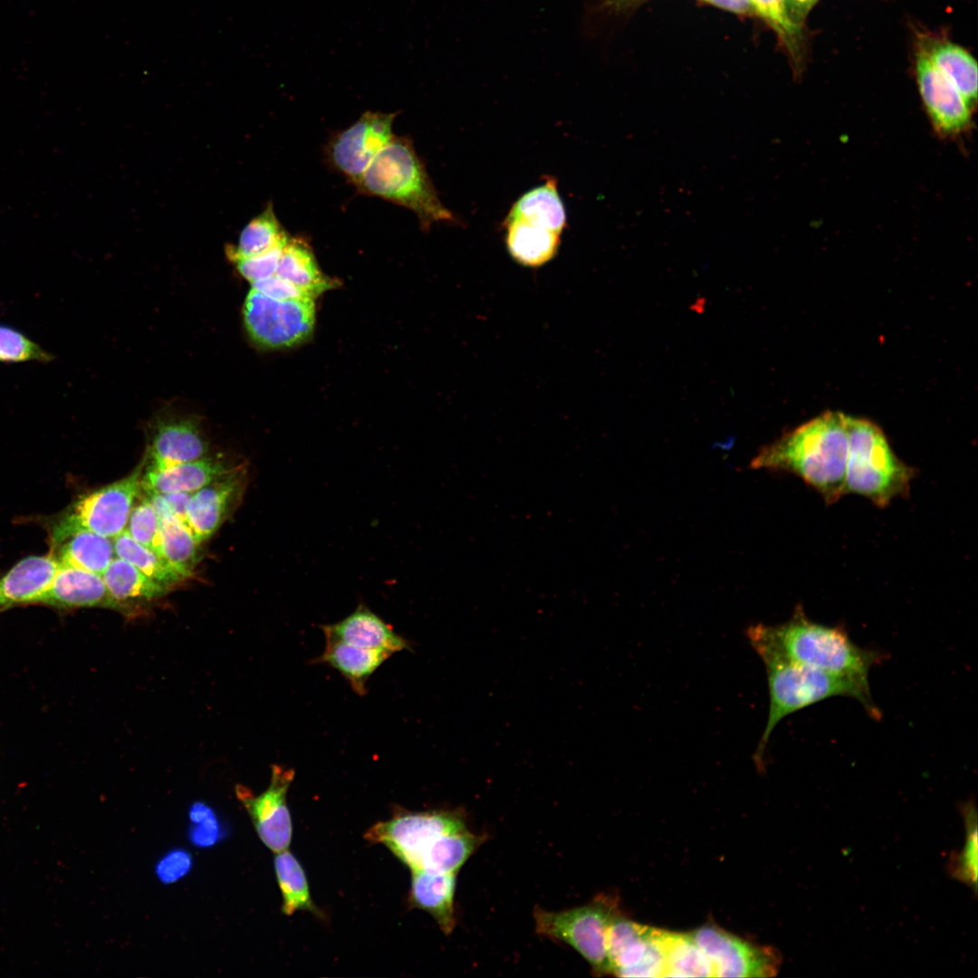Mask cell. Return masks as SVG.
Wrapping results in <instances>:
<instances>
[{"mask_svg":"<svg viewBox=\"0 0 978 978\" xmlns=\"http://www.w3.org/2000/svg\"><path fill=\"white\" fill-rule=\"evenodd\" d=\"M53 355L34 341L18 329L0 323V362L23 363L36 361L48 363Z\"/></svg>","mask_w":978,"mask_h":978,"instance_id":"38","label":"cell"},{"mask_svg":"<svg viewBox=\"0 0 978 978\" xmlns=\"http://www.w3.org/2000/svg\"><path fill=\"white\" fill-rule=\"evenodd\" d=\"M917 41L924 46L936 68L975 110L978 96V69L975 58L965 48L945 38L919 34Z\"/></svg>","mask_w":978,"mask_h":978,"instance_id":"21","label":"cell"},{"mask_svg":"<svg viewBox=\"0 0 978 978\" xmlns=\"http://www.w3.org/2000/svg\"><path fill=\"white\" fill-rule=\"evenodd\" d=\"M484 840V835L475 834L467 829L446 834L425 852L417 869L457 873Z\"/></svg>","mask_w":978,"mask_h":978,"instance_id":"30","label":"cell"},{"mask_svg":"<svg viewBox=\"0 0 978 978\" xmlns=\"http://www.w3.org/2000/svg\"><path fill=\"white\" fill-rule=\"evenodd\" d=\"M244 471L239 466L191 494L187 524L201 543L219 528L244 487Z\"/></svg>","mask_w":978,"mask_h":978,"instance_id":"15","label":"cell"},{"mask_svg":"<svg viewBox=\"0 0 978 978\" xmlns=\"http://www.w3.org/2000/svg\"><path fill=\"white\" fill-rule=\"evenodd\" d=\"M59 563L102 575L116 557L111 539L79 530L52 544Z\"/></svg>","mask_w":978,"mask_h":978,"instance_id":"26","label":"cell"},{"mask_svg":"<svg viewBox=\"0 0 978 978\" xmlns=\"http://www.w3.org/2000/svg\"><path fill=\"white\" fill-rule=\"evenodd\" d=\"M163 494L171 509L173 516L187 523V505L192 494L169 493Z\"/></svg>","mask_w":978,"mask_h":978,"instance_id":"45","label":"cell"},{"mask_svg":"<svg viewBox=\"0 0 978 978\" xmlns=\"http://www.w3.org/2000/svg\"><path fill=\"white\" fill-rule=\"evenodd\" d=\"M160 518L144 497L132 507L126 531L136 542L160 555Z\"/></svg>","mask_w":978,"mask_h":978,"instance_id":"39","label":"cell"},{"mask_svg":"<svg viewBox=\"0 0 978 978\" xmlns=\"http://www.w3.org/2000/svg\"><path fill=\"white\" fill-rule=\"evenodd\" d=\"M187 838L196 848H212L225 839L228 827L215 809L205 801H195L188 808Z\"/></svg>","mask_w":978,"mask_h":978,"instance_id":"37","label":"cell"},{"mask_svg":"<svg viewBox=\"0 0 978 978\" xmlns=\"http://www.w3.org/2000/svg\"><path fill=\"white\" fill-rule=\"evenodd\" d=\"M663 929L638 924L621 913L610 922L606 947L611 974L620 977H664Z\"/></svg>","mask_w":978,"mask_h":978,"instance_id":"11","label":"cell"},{"mask_svg":"<svg viewBox=\"0 0 978 978\" xmlns=\"http://www.w3.org/2000/svg\"><path fill=\"white\" fill-rule=\"evenodd\" d=\"M620 912L618 897L600 894L588 904L561 911L535 906L536 932L570 945L590 964L595 975L611 974L606 936L611 920Z\"/></svg>","mask_w":978,"mask_h":978,"instance_id":"6","label":"cell"},{"mask_svg":"<svg viewBox=\"0 0 978 978\" xmlns=\"http://www.w3.org/2000/svg\"><path fill=\"white\" fill-rule=\"evenodd\" d=\"M644 0H587L580 20V33L588 37L599 22L620 14Z\"/></svg>","mask_w":978,"mask_h":978,"instance_id":"40","label":"cell"},{"mask_svg":"<svg viewBox=\"0 0 978 978\" xmlns=\"http://www.w3.org/2000/svg\"><path fill=\"white\" fill-rule=\"evenodd\" d=\"M235 468L217 458L204 456L162 469H146L141 475V490L193 494Z\"/></svg>","mask_w":978,"mask_h":978,"instance_id":"20","label":"cell"},{"mask_svg":"<svg viewBox=\"0 0 978 978\" xmlns=\"http://www.w3.org/2000/svg\"><path fill=\"white\" fill-rule=\"evenodd\" d=\"M959 811L964 820L965 841L961 850L952 853L947 862L951 877L977 890L978 833L977 811L973 799L960 804Z\"/></svg>","mask_w":978,"mask_h":978,"instance_id":"36","label":"cell"},{"mask_svg":"<svg viewBox=\"0 0 978 978\" xmlns=\"http://www.w3.org/2000/svg\"><path fill=\"white\" fill-rule=\"evenodd\" d=\"M325 640L323 652L313 662L326 664L339 671L360 696L367 693L366 684L369 677L392 656L383 650L362 648L330 638Z\"/></svg>","mask_w":978,"mask_h":978,"instance_id":"23","label":"cell"},{"mask_svg":"<svg viewBox=\"0 0 978 978\" xmlns=\"http://www.w3.org/2000/svg\"><path fill=\"white\" fill-rule=\"evenodd\" d=\"M754 14L760 16L775 33L786 50L797 72H801L806 56L804 27L791 19L786 0H751Z\"/></svg>","mask_w":978,"mask_h":978,"instance_id":"31","label":"cell"},{"mask_svg":"<svg viewBox=\"0 0 978 978\" xmlns=\"http://www.w3.org/2000/svg\"><path fill=\"white\" fill-rule=\"evenodd\" d=\"M248 333L265 348H289L304 341L315 322L313 299L278 301L251 289L244 309Z\"/></svg>","mask_w":978,"mask_h":978,"instance_id":"9","label":"cell"},{"mask_svg":"<svg viewBox=\"0 0 978 978\" xmlns=\"http://www.w3.org/2000/svg\"><path fill=\"white\" fill-rule=\"evenodd\" d=\"M664 977H714L713 967L691 933L664 930Z\"/></svg>","mask_w":978,"mask_h":978,"instance_id":"33","label":"cell"},{"mask_svg":"<svg viewBox=\"0 0 978 978\" xmlns=\"http://www.w3.org/2000/svg\"><path fill=\"white\" fill-rule=\"evenodd\" d=\"M112 542L116 557L131 563L165 588L168 589L183 580L184 578L159 554L136 542L126 530Z\"/></svg>","mask_w":978,"mask_h":978,"instance_id":"35","label":"cell"},{"mask_svg":"<svg viewBox=\"0 0 978 978\" xmlns=\"http://www.w3.org/2000/svg\"><path fill=\"white\" fill-rule=\"evenodd\" d=\"M289 235L278 221L273 206L269 204L242 230L238 244L226 249L233 262L253 257L287 243Z\"/></svg>","mask_w":978,"mask_h":978,"instance_id":"29","label":"cell"},{"mask_svg":"<svg viewBox=\"0 0 978 978\" xmlns=\"http://www.w3.org/2000/svg\"><path fill=\"white\" fill-rule=\"evenodd\" d=\"M713 967L714 977H771L781 963L772 947L747 942L712 924L691 933Z\"/></svg>","mask_w":978,"mask_h":978,"instance_id":"12","label":"cell"},{"mask_svg":"<svg viewBox=\"0 0 978 978\" xmlns=\"http://www.w3.org/2000/svg\"><path fill=\"white\" fill-rule=\"evenodd\" d=\"M820 0H786L787 10L792 22L801 27L811 9Z\"/></svg>","mask_w":978,"mask_h":978,"instance_id":"44","label":"cell"},{"mask_svg":"<svg viewBox=\"0 0 978 978\" xmlns=\"http://www.w3.org/2000/svg\"><path fill=\"white\" fill-rule=\"evenodd\" d=\"M750 645L763 664L801 665L869 685L868 675L883 655L863 648L840 626L810 620L798 606L791 618L778 625L758 624L746 630Z\"/></svg>","mask_w":978,"mask_h":978,"instance_id":"1","label":"cell"},{"mask_svg":"<svg viewBox=\"0 0 978 978\" xmlns=\"http://www.w3.org/2000/svg\"><path fill=\"white\" fill-rule=\"evenodd\" d=\"M769 692V712L762 735L754 752V760L762 764L773 729L786 716L835 696L850 697L859 702L868 714L881 717L870 693L869 685L820 669L787 663L765 664Z\"/></svg>","mask_w":978,"mask_h":978,"instance_id":"4","label":"cell"},{"mask_svg":"<svg viewBox=\"0 0 978 978\" xmlns=\"http://www.w3.org/2000/svg\"><path fill=\"white\" fill-rule=\"evenodd\" d=\"M848 449L847 415L827 412L762 449L752 466L794 474L833 503L845 494Z\"/></svg>","mask_w":978,"mask_h":978,"instance_id":"2","label":"cell"},{"mask_svg":"<svg viewBox=\"0 0 978 978\" xmlns=\"http://www.w3.org/2000/svg\"><path fill=\"white\" fill-rule=\"evenodd\" d=\"M363 195L378 197L411 210L427 230L436 222H457L441 202L425 165L409 139L394 137L369 164L356 185Z\"/></svg>","mask_w":978,"mask_h":978,"instance_id":"3","label":"cell"},{"mask_svg":"<svg viewBox=\"0 0 978 978\" xmlns=\"http://www.w3.org/2000/svg\"><path fill=\"white\" fill-rule=\"evenodd\" d=\"M274 869L283 896L282 910L287 916L298 910L321 913L310 895L305 873L299 861L288 849L276 853Z\"/></svg>","mask_w":978,"mask_h":978,"instance_id":"34","label":"cell"},{"mask_svg":"<svg viewBox=\"0 0 978 978\" xmlns=\"http://www.w3.org/2000/svg\"><path fill=\"white\" fill-rule=\"evenodd\" d=\"M509 254L519 264L539 267L557 254L561 234L521 219L504 220Z\"/></svg>","mask_w":978,"mask_h":978,"instance_id":"25","label":"cell"},{"mask_svg":"<svg viewBox=\"0 0 978 978\" xmlns=\"http://www.w3.org/2000/svg\"><path fill=\"white\" fill-rule=\"evenodd\" d=\"M36 605L61 610L106 608L120 611L101 575L61 563L50 587Z\"/></svg>","mask_w":978,"mask_h":978,"instance_id":"16","label":"cell"},{"mask_svg":"<svg viewBox=\"0 0 978 978\" xmlns=\"http://www.w3.org/2000/svg\"><path fill=\"white\" fill-rule=\"evenodd\" d=\"M143 466L144 463H141L126 477L77 500L50 523L52 544L79 530L91 531L110 539L123 532L135 499L141 491Z\"/></svg>","mask_w":978,"mask_h":978,"instance_id":"7","label":"cell"},{"mask_svg":"<svg viewBox=\"0 0 978 978\" xmlns=\"http://www.w3.org/2000/svg\"><path fill=\"white\" fill-rule=\"evenodd\" d=\"M59 561L49 552L21 560L0 577V613L27 605H36L50 587Z\"/></svg>","mask_w":978,"mask_h":978,"instance_id":"18","label":"cell"},{"mask_svg":"<svg viewBox=\"0 0 978 978\" xmlns=\"http://www.w3.org/2000/svg\"><path fill=\"white\" fill-rule=\"evenodd\" d=\"M849 436L845 494L869 499L879 507L906 495L915 470L893 452L874 423L847 416Z\"/></svg>","mask_w":978,"mask_h":978,"instance_id":"5","label":"cell"},{"mask_svg":"<svg viewBox=\"0 0 978 978\" xmlns=\"http://www.w3.org/2000/svg\"><path fill=\"white\" fill-rule=\"evenodd\" d=\"M724 10L743 15L755 14L751 0H701Z\"/></svg>","mask_w":978,"mask_h":978,"instance_id":"46","label":"cell"},{"mask_svg":"<svg viewBox=\"0 0 978 978\" xmlns=\"http://www.w3.org/2000/svg\"><path fill=\"white\" fill-rule=\"evenodd\" d=\"M466 829L457 810H403L371 826L364 838L386 846L410 870L418 868L425 852L442 836Z\"/></svg>","mask_w":978,"mask_h":978,"instance_id":"8","label":"cell"},{"mask_svg":"<svg viewBox=\"0 0 978 978\" xmlns=\"http://www.w3.org/2000/svg\"><path fill=\"white\" fill-rule=\"evenodd\" d=\"M275 274L313 299L334 285L333 281L321 271L310 244L301 237H289Z\"/></svg>","mask_w":978,"mask_h":978,"instance_id":"27","label":"cell"},{"mask_svg":"<svg viewBox=\"0 0 978 978\" xmlns=\"http://www.w3.org/2000/svg\"><path fill=\"white\" fill-rule=\"evenodd\" d=\"M325 638L337 639L368 649L390 654L411 650V644L365 604L360 603L352 613L333 624L320 626Z\"/></svg>","mask_w":978,"mask_h":978,"instance_id":"17","label":"cell"},{"mask_svg":"<svg viewBox=\"0 0 978 978\" xmlns=\"http://www.w3.org/2000/svg\"><path fill=\"white\" fill-rule=\"evenodd\" d=\"M397 115L367 110L349 128L336 133L326 149L331 166L356 187L375 157L394 139L392 126Z\"/></svg>","mask_w":978,"mask_h":978,"instance_id":"13","label":"cell"},{"mask_svg":"<svg viewBox=\"0 0 978 978\" xmlns=\"http://www.w3.org/2000/svg\"><path fill=\"white\" fill-rule=\"evenodd\" d=\"M208 451L198 427L191 420L157 425L148 448L146 469H162L204 457Z\"/></svg>","mask_w":978,"mask_h":978,"instance_id":"19","label":"cell"},{"mask_svg":"<svg viewBox=\"0 0 978 978\" xmlns=\"http://www.w3.org/2000/svg\"><path fill=\"white\" fill-rule=\"evenodd\" d=\"M915 76L927 119L941 139H956L973 124V110L956 87L936 68L920 42L915 52Z\"/></svg>","mask_w":978,"mask_h":978,"instance_id":"10","label":"cell"},{"mask_svg":"<svg viewBox=\"0 0 978 978\" xmlns=\"http://www.w3.org/2000/svg\"><path fill=\"white\" fill-rule=\"evenodd\" d=\"M285 244L253 257L235 261V263L236 264L239 273L251 283L275 274L278 262Z\"/></svg>","mask_w":978,"mask_h":978,"instance_id":"42","label":"cell"},{"mask_svg":"<svg viewBox=\"0 0 978 978\" xmlns=\"http://www.w3.org/2000/svg\"><path fill=\"white\" fill-rule=\"evenodd\" d=\"M411 904L429 913L445 935L456 924L455 894L457 873L411 870Z\"/></svg>","mask_w":978,"mask_h":978,"instance_id":"22","label":"cell"},{"mask_svg":"<svg viewBox=\"0 0 978 978\" xmlns=\"http://www.w3.org/2000/svg\"><path fill=\"white\" fill-rule=\"evenodd\" d=\"M512 219H521L561 234L567 224V216L556 179L550 177L544 184L521 196L504 220Z\"/></svg>","mask_w":978,"mask_h":978,"instance_id":"28","label":"cell"},{"mask_svg":"<svg viewBox=\"0 0 978 978\" xmlns=\"http://www.w3.org/2000/svg\"><path fill=\"white\" fill-rule=\"evenodd\" d=\"M293 778V769L274 764L269 786L261 794L255 795L241 784L235 786L236 797L247 811L257 835L275 853L288 849L292 839V824L287 793Z\"/></svg>","mask_w":978,"mask_h":978,"instance_id":"14","label":"cell"},{"mask_svg":"<svg viewBox=\"0 0 978 978\" xmlns=\"http://www.w3.org/2000/svg\"><path fill=\"white\" fill-rule=\"evenodd\" d=\"M193 857L184 848H173L159 858L155 865V874L165 885L175 883L186 877L193 868Z\"/></svg>","mask_w":978,"mask_h":978,"instance_id":"41","label":"cell"},{"mask_svg":"<svg viewBox=\"0 0 978 978\" xmlns=\"http://www.w3.org/2000/svg\"><path fill=\"white\" fill-rule=\"evenodd\" d=\"M160 556L184 579L189 577L197 561V540L188 525L173 515L160 518Z\"/></svg>","mask_w":978,"mask_h":978,"instance_id":"32","label":"cell"},{"mask_svg":"<svg viewBox=\"0 0 978 978\" xmlns=\"http://www.w3.org/2000/svg\"><path fill=\"white\" fill-rule=\"evenodd\" d=\"M101 577L120 612L127 616L136 612L138 603L153 600L168 592L167 588L119 557L111 561Z\"/></svg>","mask_w":978,"mask_h":978,"instance_id":"24","label":"cell"},{"mask_svg":"<svg viewBox=\"0 0 978 978\" xmlns=\"http://www.w3.org/2000/svg\"><path fill=\"white\" fill-rule=\"evenodd\" d=\"M252 289L278 301L313 299L294 284L276 274L252 283Z\"/></svg>","mask_w":978,"mask_h":978,"instance_id":"43","label":"cell"}]
</instances>
